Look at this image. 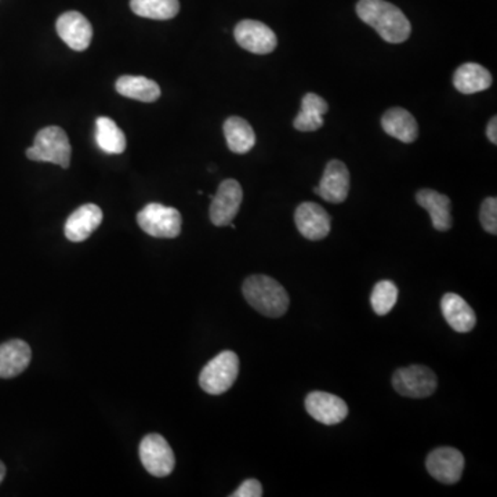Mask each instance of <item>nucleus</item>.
I'll use <instances>...</instances> for the list:
<instances>
[{"instance_id":"2","label":"nucleus","mask_w":497,"mask_h":497,"mask_svg":"<svg viewBox=\"0 0 497 497\" xmlns=\"http://www.w3.org/2000/svg\"><path fill=\"white\" fill-rule=\"evenodd\" d=\"M242 292L248 305L269 318H279L285 315L289 308V295L285 287L271 277H248L243 282Z\"/></svg>"},{"instance_id":"18","label":"nucleus","mask_w":497,"mask_h":497,"mask_svg":"<svg viewBox=\"0 0 497 497\" xmlns=\"http://www.w3.org/2000/svg\"><path fill=\"white\" fill-rule=\"evenodd\" d=\"M416 201L421 208L430 213L433 227L436 231H449L452 229L451 199L434 190H420Z\"/></svg>"},{"instance_id":"30","label":"nucleus","mask_w":497,"mask_h":497,"mask_svg":"<svg viewBox=\"0 0 497 497\" xmlns=\"http://www.w3.org/2000/svg\"><path fill=\"white\" fill-rule=\"evenodd\" d=\"M5 477H6V465L0 462V483L5 480Z\"/></svg>"},{"instance_id":"15","label":"nucleus","mask_w":497,"mask_h":497,"mask_svg":"<svg viewBox=\"0 0 497 497\" xmlns=\"http://www.w3.org/2000/svg\"><path fill=\"white\" fill-rule=\"evenodd\" d=\"M103 219V211L94 203L80 206L68 217L64 227L65 237L70 242H83L98 229Z\"/></svg>"},{"instance_id":"9","label":"nucleus","mask_w":497,"mask_h":497,"mask_svg":"<svg viewBox=\"0 0 497 497\" xmlns=\"http://www.w3.org/2000/svg\"><path fill=\"white\" fill-rule=\"evenodd\" d=\"M243 191L237 180H224L211 198V220L216 227H226L237 217L242 203Z\"/></svg>"},{"instance_id":"13","label":"nucleus","mask_w":497,"mask_h":497,"mask_svg":"<svg viewBox=\"0 0 497 497\" xmlns=\"http://www.w3.org/2000/svg\"><path fill=\"white\" fill-rule=\"evenodd\" d=\"M56 30L64 43L75 52H85L93 39L91 23L78 12H67L60 15Z\"/></svg>"},{"instance_id":"29","label":"nucleus","mask_w":497,"mask_h":497,"mask_svg":"<svg viewBox=\"0 0 497 497\" xmlns=\"http://www.w3.org/2000/svg\"><path fill=\"white\" fill-rule=\"evenodd\" d=\"M497 117H493L489 122L488 129H486V135H488L489 141L492 144H497Z\"/></svg>"},{"instance_id":"14","label":"nucleus","mask_w":497,"mask_h":497,"mask_svg":"<svg viewBox=\"0 0 497 497\" xmlns=\"http://www.w3.org/2000/svg\"><path fill=\"white\" fill-rule=\"evenodd\" d=\"M314 192L325 199L326 202L342 203L350 192V172L342 161L329 162L325 172Z\"/></svg>"},{"instance_id":"19","label":"nucleus","mask_w":497,"mask_h":497,"mask_svg":"<svg viewBox=\"0 0 497 497\" xmlns=\"http://www.w3.org/2000/svg\"><path fill=\"white\" fill-rule=\"evenodd\" d=\"M384 132L402 143H415L417 140L418 127L413 115L407 109L391 108L381 117Z\"/></svg>"},{"instance_id":"17","label":"nucleus","mask_w":497,"mask_h":497,"mask_svg":"<svg viewBox=\"0 0 497 497\" xmlns=\"http://www.w3.org/2000/svg\"><path fill=\"white\" fill-rule=\"evenodd\" d=\"M441 310L449 326L457 333H468L477 324L474 310L456 293H446L442 297Z\"/></svg>"},{"instance_id":"27","label":"nucleus","mask_w":497,"mask_h":497,"mask_svg":"<svg viewBox=\"0 0 497 497\" xmlns=\"http://www.w3.org/2000/svg\"><path fill=\"white\" fill-rule=\"evenodd\" d=\"M480 221L489 234H497V199L486 198L481 206Z\"/></svg>"},{"instance_id":"10","label":"nucleus","mask_w":497,"mask_h":497,"mask_svg":"<svg viewBox=\"0 0 497 497\" xmlns=\"http://www.w3.org/2000/svg\"><path fill=\"white\" fill-rule=\"evenodd\" d=\"M426 465L431 477L439 483L454 485L462 478L464 456L455 447H436V451L428 455Z\"/></svg>"},{"instance_id":"25","label":"nucleus","mask_w":497,"mask_h":497,"mask_svg":"<svg viewBox=\"0 0 497 497\" xmlns=\"http://www.w3.org/2000/svg\"><path fill=\"white\" fill-rule=\"evenodd\" d=\"M130 9L136 15L151 20H172L180 12L179 0H130Z\"/></svg>"},{"instance_id":"11","label":"nucleus","mask_w":497,"mask_h":497,"mask_svg":"<svg viewBox=\"0 0 497 497\" xmlns=\"http://www.w3.org/2000/svg\"><path fill=\"white\" fill-rule=\"evenodd\" d=\"M305 409L311 417L325 426L339 425L348 416V407L342 398L324 391H313L305 398Z\"/></svg>"},{"instance_id":"5","label":"nucleus","mask_w":497,"mask_h":497,"mask_svg":"<svg viewBox=\"0 0 497 497\" xmlns=\"http://www.w3.org/2000/svg\"><path fill=\"white\" fill-rule=\"evenodd\" d=\"M137 222L149 237L173 239L182 232L183 220L180 211L161 203H149L141 209L137 214Z\"/></svg>"},{"instance_id":"28","label":"nucleus","mask_w":497,"mask_h":497,"mask_svg":"<svg viewBox=\"0 0 497 497\" xmlns=\"http://www.w3.org/2000/svg\"><path fill=\"white\" fill-rule=\"evenodd\" d=\"M263 486L258 480H246L242 485L231 494V497H261Z\"/></svg>"},{"instance_id":"16","label":"nucleus","mask_w":497,"mask_h":497,"mask_svg":"<svg viewBox=\"0 0 497 497\" xmlns=\"http://www.w3.org/2000/svg\"><path fill=\"white\" fill-rule=\"evenodd\" d=\"M33 352L23 340H10L0 344V379L21 375L30 366Z\"/></svg>"},{"instance_id":"23","label":"nucleus","mask_w":497,"mask_h":497,"mask_svg":"<svg viewBox=\"0 0 497 497\" xmlns=\"http://www.w3.org/2000/svg\"><path fill=\"white\" fill-rule=\"evenodd\" d=\"M224 136L227 144L232 153L248 154L255 146L256 135L253 127L248 125V120L239 117H231L224 123Z\"/></svg>"},{"instance_id":"1","label":"nucleus","mask_w":497,"mask_h":497,"mask_svg":"<svg viewBox=\"0 0 497 497\" xmlns=\"http://www.w3.org/2000/svg\"><path fill=\"white\" fill-rule=\"evenodd\" d=\"M357 14L389 43H404L412 33L407 15L386 0H360Z\"/></svg>"},{"instance_id":"21","label":"nucleus","mask_w":497,"mask_h":497,"mask_svg":"<svg viewBox=\"0 0 497 497\" xmlns=\"http://www.w3.org/2000/svg\"><path fill=\"white\" fill-rule=\"evenodd\" d=\"M491 72L483 65L467 62L457 68L454 75V85L463 94H474L491 88Z\"/></svg>"},{"instance_id":"8","label":"nucleus","mask_w":497,"mask_h":497,"mask_svg":"<svg viewBox=\"0 0 497 497\" xmlns=\"http://www.w3.org/2000/svg\"><path fill=\"white\" fill-rule=\"evenodd\" d=\"M234 36L242 49L260 56L272 53L278 44V39L274 31L260 21H240L235 27Z\"/></svg>"},{"instance_id":"12","label":"nucleus","mask_w":497,"mask_h":497,"mask_svg":"<svg viewBox=\"0 0 497 497\" xmlns=\"http://www.w3.org/2000/svg\"><path fill=\"white\" fill-rule=\"evenodd\" d=\"M295 221L298 232L310 240L324 239L331 232V216L318 203L305 202L298 205L295 209Z\"/></svg>"},{"instance_id":"24","label":"nucleus","mask_w":497,"mask_h":497,"mask_svg":"<svg viewBox=\"0 0 497 497\" xmlns=\"http://www.w3.org/2000/svg\"><path fill=\"white\" fill-rule=\"evenodd\" d=\"M96 141L99 149L109 155H119L127 149L125 133L109 117H99L96 120Z\"/></svg>"},{"instance_id":"3","label":"nucleus","mask_w":497,"mask_h":497,"mask_svg":"<svg viewBox=\"0 0 497 497\" xmlns=\"http://www.w3.org/2000/svg\"><path fill=\"white\" fill-rule=\"evenodd\" d=\"M70 140L67 133L59 127H49L39 130L35 136L33 145L27 149V156L31 161L49 162L59 164L62 169H68L70 164Z\"/></svg>"},{"instance_id":"4","label":"nucleus","mask_w":497,"mask_h":497,"mask_svg":"<svg viewBox=\"0 0 497 497\" xmlns=\"http://www.w3.org/2000/svg\"><path fill=\"white\" fill-rule=\"evenodd\" d=\"M239 375V358L234 352H220L206 363L199 376V386L211 395H221L234 386Z\"/></svg>"},{"instance_id":"26","label":"nucleus","mask_w":497,"mask_h":497,"mask_svg":"<svg viewBox=\"0 0 497 497\" xmlns=\"http://www.w3.org/2000/svg\"><path fill=\"white\" fill-rule=\"evenodd\" d=\"M398 287L391 281H380L373 287L370 305L378 315H387L397 305Z\"/></svg>"},{"instance_id":"7","label":"nucleus","mask_w":497,"mask_h":497,"mask_svg":"<svg viewBox=\"0 0 497 497\" xmlns=\"http://www.w3.org/2000/svg\"><path fill=\"white\" fill-rule=\"evenodd\" d=\"M140 460L149 474L158 478L172 474L176 465V457L172 447L159 434L144 436L140 444Z\"/></svg>"},{"instance_id":"6","label":"nucleus","mask_w":497,"mask_h":497,"mask_svg":"<svg viewBox=\"0 0 497 497\" xmlns=\"http://www.w3.org/2000/svg\"><path fill=\"white\" fill-rule=\"evenodd\" d=\"M392 386L402 397L420 399L431 397L436 392L438 380L436 373L427 366L412 365L395 371L392 376Z\"/></svg>"},{"instance_id":"20","label":"nucleus","mask_w":497,"mask_h":497,"mask_svg":"<svg viewBox=\"0 0 497 497\" xmlns=\"http://www.w3.org/2000/svg\"><path fill=\"white\" fill-rule=\"evenodd\" d=\"M328 109V103L321 96L315 93L305 94L303 97L302 111L295 117L293 127L298 132H315L324 127V117Z\"/></svg>"},{"instance_id":"22","label":"nucleus","mask_w":497,"mask_h":497,"mask_svg":"<svg viewBox=\"0 0 497 497\" xmlns=\"http://www.w3.org/2000/svg\"><path fill=\"white\" fill-rule=\"evenodd\" d=\"M115 88L120 96L137 99L141 103H154L161 97V88L158 83L144 77L125 75L117 80Z\"/></svg>"}]
</instances>
